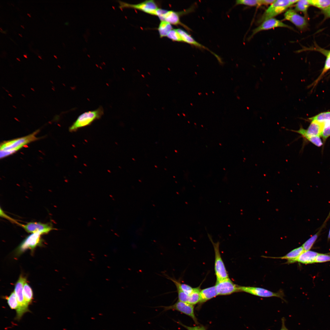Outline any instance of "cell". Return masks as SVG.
Segmentation results:
<instances>
[{"instance_id":"1","label":"cell","mask_w":330,"mask_h":330,"mask_svg":"<svg viewBox=\"0 0 330 330\" xmlns=\"http://www.w3.org/2000/svg\"><path fill=\"white\" fill-rule=\"evenodd\" d=\"M39 131V130H37L24 137L2 142L0 146V158L13 154L26 145L38 139L36 135Z\"/></svg>"},{"instance_id":"2","label":"cell","mask_w":330,"mask_h":330,"mask_svg":"<svg viewBox=\"0 0 330 330\" xmlns=\"http://www.w3.org/2000/svg\"><path fill=\"white\" fill-rule=\"evenodd\" d=\"M195 5H193L189 8L180 12L168 10L159 8L157 10L156 16L159 17L160 21H165L171 25L175 26L180 25L187 31H192V30L181 22L180 17L181 16L193 12L195 9Z\"/></svg>"},{"instance_id":"3","label":"cell","mask_w":330,"mask_h":330,"mask_svg":"<svg viewBox=\"0 0 330 330\" xmlns=\"http://www.w3.org/2000/svg\"><path fill=\"white\" fill-rule=\"evenodd\" d=\"M297 0H277L270 5L258 20V23H261L267 19L273 17L285 11L288 9L296 3Z\"/></svg>"},{"instance_id":"4","label":"cell","mask_w":330,"mask_h":330,"mask_svg":"<svg viewBox=\"0 0 330 330\" xmlns=\"http://www.w3.org/2000/svg\"><path fill=\"white\" fill-rule=\"evenodd\" d=\"M104 113L102 107L94 110L89 111L80 115L70 127V132L76 131L78 129L90 125L95 120L100 119Z\"/></svg>"},{"instance_id":"5","label":"cell","mask_w":330,"mask_h":330,"mask_svg":"<svg viewBox=\"0 0 330 330\" xmlns=\"http://www.w3.org/2000/svg\"><path fill=\"white\" fill-rule=\"evenodd\" d=\"M26 281V279L20 276L16 283L14 292L15 293L18 303V308L16 310V315L15 319L19 321L21 318L24 314L30 312L28 306L26 303L23 294V287L24 283Z\"/></svg>"},{"instance_id":"6","label":"cell","mask_w":330,"mask_h":330,"mask_svg":"<svg viewBox=\"0 0 330 330\" xmlns=\"http://www.w3.org/2000/svg\"><path fill=\"white\" fill-rule=\"evenodd\" d=\"M119 7L132 8L139 10L150 15L156 16L157 10L160 8L158 4L155 1L146 0L137 4H131L123 1H119Z\"/></svg>"},{"instance_id":"7","label":"cell","mask_w":330,"mask_h":330,"mask_svg":"<svg viewBox=\"0 0 330 330\" xmlns=\"http://www.w3.org/2000/svg\"><path fill=\"white\" fill-rule=\"evenodd\" d=\"M208 236L214 247L215 253V270L217 280L228 278V275L222 258L219 249L220 243L213 242L212 237L209 233Z\"/></svg>"},{"instance_id":"8","label":"cell","mask_w":330,"mask_h":330,"mask_svg":"<svg viewBox=\"0 0 330 330\" xmlns=\"http://www.w3.org/2000/svg\"><path fill=\"white\" fill-rule=\"evenodd\" d=\"M238 288L240 292H244L263 297H277L285 301L284 298V295L283 291L275 292L262 288L250 286H238Z\"/></svg>"},{"instance_id":"9","label":"cell","mask_w":330,"mask_h":330,"mask_svg":"<svg viewBox=\"0 0 330 330\" xmlns=\"http://www.w3.org/2000/svg\"><path fill=\"white\" fill-rule=\"evenodd\" d=\"M159 307L163 308L164 311L172 310L180 312L191 318L196 324H199L194 313V306L188 303L178 300L172 305L167 306H162Z\"/></svg>"},{"instance_id":"10","label":"cell","mask_w":330,"mask_h":330,"mask_svg":"<svg viewBox=\"0 0 330 330\" xmlns=\"http://www.w3.org/2000/svg\"><path fill=\"white\" fill-rule=\"evenodd\" d=\"M42 235L40 232H36L27 236L17 248V253L21 254L28 249L33 250L37 246L41 245Z\"/></svg>"},{"instance_id":"11","label":"cell","mask_w":330,"mask_h":330,"mask_svg":"<svg viewBox=\"0 0 330 330\" xmlns=\"http://www.w3.org/2000/svg\"><path fill=\"white\" fill-rule=\"evenodd\" d=\"M324 122H320L315 120L311 121L308 128L305 129L300 126L298 130H291V131L300 134L305 139L312 136H321L324 124Z\"/></svg>"},{"instance_id":"12","label":"cell","mask_w":330,"mask_h":330,"mask_svg":"<svg viewBox=\"0 0 330 330\" xmlns=\"http://www.w3.org/2000/svg\"><path fill=\"white\" fill-rule=\"evenodd\" d=\"M215 286L218 295H228L239 292L238 285L235 284L229 277L216 280Z\"/></svg>"},{"instance_id":"13","label":"cell","mask_w":330,"mask_h":330,"mask_svg":"<svg viewBox=\"0 0 330 330\" xmlns=\"http://www.w3.org/2000/svg\"><path fill=\"white\" fill-rule=\"evenodd\" d=\"M277 27L285 28L291 30H294L292 27L281 21L274 18H271L264 21L258 26L254 29L249 39H250L256 34L261 31Z\"/></svg>"},{"instance_id":"14","label":"cell","mask_w":330,"mask_h":330,"mask_svg":"<svg viewBox=\"0 0 330 330\" xmlns=\"http://www.w3.org/2000/svg\"><path fill=\"white\" fill-rule=\"evenodd\" d=\"M16 223L23 228L28 233L39 232L42 235L48 233L54 229L49 223H43L41 222H30L23 224L17 222Z\"/></svg>"},{"instance_id":"15","label":"cell","mask_w":330,"mask_h":330,"mask_svg":"<svg viewBox=\"0 0 330 330\" xmlns=\"http://www.w3.org/2000/svg\"><path fill=\"white\" fill-rule=\"evenodd\" d=\"M284 17L285 20L291 22L301 30L307 28L308 24L305 18L298 14L295 10L290 9L286 10Z\"/></svg>"},{"instance_id":"16","label":"cell","mask_w":330,"mask_h":330,"mask_svg":"<svg viewBox=\"0 0 330 330\" xmlns=\"http://www.w3.org/2000/svg\"><path fill=\"white\" fill-rule=\"evenodd\" d=\"M177 30L181 37L182 42L188 43L197 48L208 51L216 57L220 63H222L221 58L218 56L211 51L207 47L196 41L188 32L181 28H178L177 29Z\"/></svg>"},{"instance_id":"17","label":"cell","mask_w":330,"mask_h":330,"mask_svg":"<svg viewBox=\"0 0 330 330\" xmlns=\"http://www.w3.org/2000/svg\"><path fill=\"white\" fill-rule=\"evenodd\" d=\"M319 253L310 250L304 251L298 257L294 259L288 260L286 263L291 264L296 262L304 264H312L315 262Z\"/></svg>"},{"instance_id":"18","label":"cell","mask_w":330,"mask_h":330,"mask_svg":"<svg viewBox=\"0 0 330 330\" xmlns=\"http://www.w3.org/2000/svg\"><path fill=\"white\" fill-rule=\"evenodd\" d=\"M218 295L215 286L201 290L200 304H202Z\"/></svg>"},{"instance_id":"19","label":"cell","mask_w":330,"mask_h":330,"mask_svg":"<svg viewBox=\"0 0 330 330\" xmlns=\"http://www.w3.org/2000/svg\"><path fill=\"white\" fill-rule=\"evenodd\" d=\"M304 251L302 246L295 248L284 256L279 257H268L265 256L262 257L273 258H280L281 259H287L288 260L295 259L298 257Z\"/></svg>"},{"instance_id":"20","label":"cell","mask_w":330,"mask_h":330,"mask_svg":"<svg viewBox=\"0 0 330 330\" xmlns=\"http://www.w3.org/2000/svg\"><path fill=\"white\" fill-rule=\"evenodd\" d=\"M173 28L171 24L165 21H161L157 28L160 38L167 37Z\"/></svg>"},{"instance_id":"21","label":"cell","mask_w":330,"mask_h":330,"mask_svg":"<svg viewBox=\"0 0 330 330\" xmlns=\"http://www.w3.org/2000/svg\"><path fill=\"white\" fill-rule=\"evenodd\" d=\"M167 278L173 281L174 283L176 288H178L187 295H190L193 291L194 288L189 285L181 283L175 279L170 278L169 277H168Z\"/></svg>"},{"instance_id":"22","label":"cell","mask_w":330,"mask_h":330,"mask_svg":"<svg viewBox=\"0 0 330 330\" xmlns=\"http://www.w3.org/2000/svg\"><path fill=\"white\" fill-rule=\"evenodd\" d=\"M201 290L200 286L194 288L193 292L189 295L188 303L194 306L199 303L200 300Z\"/></svg>"},{"instance_id":"23","label":"cell","mask_w":330,"mask_h":330,"mask_svg":"<svg viewBox=\"0 0 330 330\" xmlns=\"http://www.w3.org/2000/svg\"><path fill=\"white\" fill-rule=\"evenodd\" d=\"M330 69V51L329 52L327 57L326 59L323 69L320 75L317 78L311 85V86H315L320 81L324 74L328 71Z\"/></svg>"},{"instance_id":"24","label":"cell","mask_w":330,"mask_h":330,"mask_svg":"<svg viewBox=\"0 0 330 330\" xmlns=\"http://www.w3.org/2000/svg\"><path fill=\"white\" fill-rule=\"evenodd\" d=\"M23 294L25 301L27 304L29 305L32 301L33 294L31 288L26 281L24 285Z\"/></svg>"},{"instance_id":"25","label":"cell","mask_w":330,"mask_h":330,"mask_svg":"<svg viewBox=\"0 0 330 330\" xmlns=\"http://www.w3.org/2000/svg\"><path fill=\"white\" fill-rule=\"evenodd\" d=\"M310 5L323 10L330 7V0H308Z\"/></svg>"},{"instance_id":"26","label":"cell","mask_w":330,"mask_h":330,"mask_svg":"<svg viewBox=\"0 0 330 330\" xmlns=\"http://www.w3.org/2000/svg\"><path fill=\"white\" fill-rule=\"evenodd\" d=\"M309 120H315L320 122L330 121V111L320 113L316 115L308 118Z\"/></svg>"},{"instance_id":"27","label":"cell","mask_w":330,"mask_h":330,"mask_svg":"<svg viewBox=\"0 0 330 330\" xmlns=\"http://www.w3.org/2000/svg\"><path fill=\"white\" fill-rule=\"evenodd\" d=\"M10 308L16 310L18 308V303L14 291L12 292L10 295L6 298Z\"/></svg>"},{"instance_id":"28","label":"cell","mask_w":330,"mask_h":330,"mask_svg":"<svg viewBox=\"0 0 330 330\" xmlns=\"http://www.w3.org/2000/svg\"><path fill=\"white\" fill-rule=\"evenodd\" d=\"M244 5L250 6H259L262 5V0H238L236 1L235 6Z\"/></svg>"},{"instance_id":"29","label":"cell","mask_w":330,"mask_h":330,"mask_svg":"<svg viewBox=\"0 0 330 330\" xmlns=\"http://www.w3.org/2000/svg\"><path fill=\"white\" fill-rule=\"evenodd\" d=\"M310 5L308 0H298L296 3L295 11L301 12L306 14Z\"/></svg>"},{"instance_id":"30","label":"cell","mask_w":330,"mask_h":330,"mask_svg":"<svg viewBox=\"0 0 330 330\" xmlns=\"http://www.w3.org/2000/svg\"><path fill=\"white\" fill-rule=\"evenodd\" d=\"M319 233L318 232L312 236L303 244L302 246L304 251L310 250L317 238Z\"/></svg>"},{"instance_id":"31","label":"cell","mask_w":330,"mask_h":330,"mask_svg":"<svg viewBox=\"0 0 330 330\" xmlns=\"http://www.w3.org/2000/svg\"><path fill=\"white\" fill-rule=\"evenodd\" d=\"M167 37L174 42H182L181 37L177 29H172Z\"/></svg>"},{"instance_id":"32","label":"cell","mask_w":330,"mask_h":330,"mask_svg":"<svg viewBox=\"0 0 330 330\" xmlns=\"http://www.w3.org/2000/svg\"><path fill=\"white\" fill-rule=\"evenodd\" d=\"M330 136V121L325 122L324 126L321 136L322 137L323 142Z\"/></svg>"},{"instance_id":"33","label":"cell","mask_w":330,"mask_h":330,"mask_svg":"<svg viewBox=\"0 0 330 330\" xmlns=\"http://www.w3.org/2000/svg\"><path fill=\"white\" fill-rule=\"evenodd\" d=\"M330 262V255L319 253L316 257L315 262L321 263Z\"/></svg>"},{"instance_id":"34","label":"cell","mask_w":330,"mask_h":330,"mask_svg":"<svg viewBox=\"0 0 330 330\" xmlns=\"http://www.w3.org/2000/svg\"><path fill=\"white\" fill-rule=\"evenodd\" d=\"M320 136H312L307 138L306 139L317 147H321L323 144Z\"/></svg>"},{"instance_id":"35","label":"cell","mask_w":330,"mask_h":330,"mask_svg":"<svg viewBox=\"0 0 330 330\" xmlns=\"http://www.w3.org/2000/svg\"><path fill=\"white\" fill-rule=\"evenodd\" d=\"M176 288L178 294V300L182 302L188 303L189 299V295L185 293L178 288Z\"/></svg>"},{"instance_id":"36","label":"cell","mask_w":330,"mask_h":330,"mask_svg":"<svg viewBox=\"0 0 330 330\" xmlns=\"http://www.w3.org/2000/svg\"><path fill=\"white\" fill-rule=\"evenodd\" d=\"M179 324L184 327L187 330H207L205 327L202 325H197L194 326L186 325L180 322H177Z\"/></svg>"},{"instance_id":"37","label":"cell","mask_w":330,"mask_h":330,"mask_svg":"<svg viewBox=\"0 0 330 330\" xmlns=\"http://www.w3.org/2000/svg\"><path fill=\"white\" fill-rule=\"evenodd\" d=\"M281 326L280 330H289L285 325V318L284 317H282L281 319Z\"/></svg>"},{"instance_id":"38","label":"cell","mask_w":330,"mask_h":330,"mask_svg":"<svg viewBox=\"0 0 330 330\" xmlns=\"http://www.w3.org/2000/svg\"><path fill=\"white\" fill-rule=\"evenodd\" d=\"M262 5H271L273 3L275 0H262Z\"/></svg>"},{"instance_id":"39","label":"cell","mask_w":330,"mask_h":330,"mask_svg":"<svg viewBox=\"0 0 330 330\" xmlns=\"http://www.w3.org/2000/svg\"><path fill=\"white\" fill-rule=\"evenodd\" d=\"M323 12L326 16L330 18V7L323 10Z\"/></svg>"},{"instance_id":"40","label":"cell","mask_w":330,"mask_h":330,"mask_svg":"<svg viewBox=\"0 0 330 330\" xmlns=\"http://www.w3.org/2000/svg\"><path fill=\"white\" fill-rule=\"evenodd\" d=\"M328 238L329 239H330V229L329 231V233L328 236Z\"/></svg>"},{"instance_id":"41","label":"cell","mask_w":330,"mask_h":330,"mask_svg":"<svg viewBox=\"0 0 330 330\" xmlns=\"http://www.w3.org/2000/svg\"><path fill=\"white\" fill-rule=\"evenodd\" d=\"M23 56H24V57H25V58H28V57H27V54H24V55H23Z\"/></svg>"},{"instance_id":"42","label":"cell","mask_w":330,"mask_h":330,"mask_svg":"<svg viewBox=\"0 0 330 330\" xmlns=\"http://www.w3.org/2000/svg\"><path fill=\"white\" fill-rule=\"evenodd\" d=\"M6 31H0V32H1L2 33H4V34H6Z\"/></svg>"},{"instance_id":"43","label":"cell","mask_w":330,"mask_h":330,"mask_svg":"<svg viewBox=\"0 0 330 330\" xmlns=\"http://www.w3.org/2000/svg\"><path fill=\"white\" fill-rule=\"evenodd\" d=\"M27 15H28V16H29L30 17H31V15H30V14H29V13H27Z\"/></svg>"},{"instance_id":"44","label":"cell","mask_w":330,"mask_h":330,"mask_svg":"<svg viewBox=\"0 0 330 330\" xmlns=\"http://www.w3.org/2000/svg\"><path fill=\"white\" fill-rule=\"evenodd\" d=\"M53 56H54V57L55 58H56V59H57V57L56 56V55H53Z\"/></svg>"},{"instance_id":"45","label":"cell","mask_w":330,"mask_h":330,"mask_svg":"<svg viewBox=\"0 0 330 330\" xmlns=\"http://www.w3.org/2000/svg\"><path fill=\"white\" fill-rule=\"evenodd\" d=\"M16 59H17V60H18V61H20V59H19V58H16Z\"/></svg>"},{"instance_id":"46","label":"cell","mask_w":330,"mask_h":330,"mask_svg":"<svg viewBox=\"0 0 330 330\" xmlns=\"http://www.w3.org/2000/svg\"><path fill=\"white\" fill-rule=\"evenodd\" d=\"M38 57L39 58H40V59H42V58H41V56H38Z\"/></svg>"},{"instance_id":"47","label":"cell","mask_w":330,"mask_h":330,"mask_svg":"<svg viewBox=\"0 0 330 330\" xmlns=\"http://www.w3.org/2000/svg\"><path fill=\"white\" fill-rule=\"evenodd\" d=\"M20 26L24 29V27L22 25H21Z\"/></svg>"},{"instance_id":"48","label":"cell","mask_w":330,"mask_h":330,"mask_svg":"<svg viewBox=\"0 0 330 330\" xmlns=\"http://www.w3.org/2000/svg\"><path fill=\"white\" fill-rule=\"evenodd\" d=\"M8 95L11 97H12V96L10 94H9Z\"/></svg>"},{"instance_id":"49","label":"cell","mask_w":330,"mask_h":330,"mask_svg":"<svg viewBox=\"0 0 330 330\" xmlns=\"http://www.w3.org/2000/svg\"><path fill=\"white\" fill-rule=\"evenodd\" d=\"M19 34V35H20V36H21V37H22V35H21L20 34Z\"/></svg>"},{"instance_id":"50","label":"cell","mask_w":330,"mask_h":330,"mask_svg":"<svg viewBox=\"0 0 330 330\" xmlns=\"http://www.w3.org/2000/svg\"><path fill=\"white\" fill-rule=\"evenodd\" d=\"M0 30H1L0 31H3V30H2V29H1V28H0Z\"/></svg>"},{"instance_id":"51","label":"cell","mask_w":330,"mask_h":330,"mask_svg":"<svg viewBox=\"0 0 330 330\" xmlns=\"http://www.w3.org/2000/svg\"><path fill=\"white\" fill-rule=\"evenodd\" d=\"M31 90H32L33 91H35V90H34L32 88H31Z\"/></svg>"},{"instance_id":"52","label":"cell","mask_w":330,"mask_h":330,"mask_svg":"<svg viewBox=\"0 0 330 330\" xmlns=\"http://www.w3.org/2000/svg\"><path fill=\"white\" fill-rule=\"evenodd\" d=\"M13 107H14V108H16V107L15 106H14L13 105Z\"/></svg>"},{"instance_id":"53","label":"cell","mask_w":330,"mask_h":330,"mask_svg":"<svg viewBox=\"0 0 330 330\" xmlns=\"http://www.w3.org/2000/svg\"><path fill=\"white\" fill-rule=\"evenodd\" d=\"M22 96H24V97H25V96H24V94H22Z\"/></svg>"},{"instance_id":"54","label":"cell","mask_w":330,"mask_h":330,"mask_svg":"<svg viewBox=\"0 0 330 330\" xmlns=\"http://www.w3.org/2000/svg\"><path fill=\"white\" fill-rule=\"evenodd\" d=\"M142 75V77H144H144H145V76H144L143 75Z\"/></svg>"}]
</instances>
